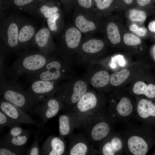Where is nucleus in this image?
I'll return each instance as SVG.
<instances>
[{
    "instance_id": "ddd939ff",
    "label": "nucleus",
    "mask_w": 155,
    "mask_h": 155,
    "mask_svg": "<svg viewBox=\"0 0 155 155\" xmlns=\"http://www.w3.org/2000/svg\"><path fill=\"white\" fill-rule=\"evenodd\" d=\"M69 137L68 148L67 155H98V150L89 142L85 135L73 133Z\"/></svg>"
},
{
    "instance_id": "c85d7f7f",
    "label": "nucleus",
    "mask_w": 155,
    "mask_h": 155,
    "mask_svg": "<svg viewBox=\"0 0 155 155\" xmlns=\"http://www.w3.org/2000/svg\"><path fill=\"white\" fill-rule=\"evenodd\" d=\"M106 31L108 38L113 44H116L120 42L121 36L118 28L113 22L109 23L107 26Z\"/></svg>"
},
{
    "instance_id": "b1692460",
    "label": "nucleus",
    "mask_w": 155,
    "mask_h": 155,
    "mask_svg": "<svg viewBox=\"0 0 155 155\" xmlns=\"http://www.w3.org/2000/svg\"><path fill=\"white\" fill-rule=\"evenodd\" d=\"M59 10L56 5H51L46 0L40 3L37 11L42 18L46 19L58 13Z\"/></svg>"
},
{
    "instance_id": "a878e982",
    "label": "nucleus",
    "mask_w": 155,
    "mask_h": 155,
    "mask_svg": "<svg viewBox=\"0 0 155 155\" xmlns=\"http://www.w3.org/2000/svg\"><path fill=\"white\" fill-rule=\"evenodd\" d=\"M0 43V81L5 80V71L8 66L7 63L9 58V55L12 53L2 41Z\"/></svg>"
},
{
    "instance_id": "79ce46f5",
    "label": "nucleus",
    "mask_w": 155,
    "mask_h": 155,
    "mask_svg": "<svg viewBox=\"0 0 155 155\" xmlns=\"http://www.w3.org/2000/svg\"><path fill=\"white\" fill-rule=\"evenodd\" d=\"M125 5H130L132 4L134 2V0H121Z\"/></svg>"
},
{
    "instance_id": "a19ab883",
    "label": "nucleus",
    "mask_w": 155,
    "mask_h": 155,
    "mask_svg": "<svg viewBox=\"0 0 155 155\" xmlns=\"http://www.w3.org/2000/svg\"><path fill=\"white\" fill-rule=\"evenodd\" d=\"M148 27L151 32L155 34V20L150 22L148 25Z\"/></svg>"
},
{
    "instance_id": "72a5a7b5",
    "label": "nucleus",
    "mask_w": 155,
    "mask_h": 155,
    "mask_svg": "<svg viewBox=\"0 0 155 155\" xmlns=\"http://www.w3.org/2000/svg\"><path fill=\"white\" fill-rule=\"evenodd\" d=\"M20 124L15 125L9 128L8 133L3 137V139L15 137L24 134L29 131L22 128Z\"/></svg>"
},
{
    "instance_id": "20e7f679",
    "label": "nucleus",
    "mask_w": 155,
    "mask_h": 155,
    "mask_svg": "<svg viewBox=\"0 0 155 155\" xmlns=\"http://www.w3.org/2000/svg\"><path fill=\"white\" fill-rule=\"evenodd\" d=\"M86 79L76 77L59 84L55 96L65 105V108L72 110L81 97L90 89Z\"/></svg>"
},
{
    "instance_id": "1a4fd4ad",
    "label": "nucleus",
    "mask_w": 155,
    "mask_h": 155,
    "mask_svg": "<svg viewBox=\"0 0 155 155\" xmlns=\"http://www.w3.org/2000/svg\"><path fill=\"white\" fill-rule=\"evenodd\" d=\"M60 81H46L40 80L32 82L26 90L33 106L54 96L59 85Z\"/></svg>"
},
{
    "instance_id": "f704fd0d",
    "label": "nucleus",
    "mask_w": 155,
    "mask_h": 155,
    "mask_svg": "<svg viewBox=\"0 0 155 155\" xmlns=\"http://www.w3.org/2000/svg\"><path fill=\"white\" fill-rule=\"evenodd\" d=\"M124 41L125 44L128 46H136L140 44L141 39L135 34L127 33L124 34L123 36Z\"/></svg>"
},
{
    "instance_id": "4c0bfd02",
    "label": "nucleus",
    "mask_w": 155,
    "mask_h": 155,
    "mask_svg": "<svg viewBox=\"0 0 155 155\" xmlns=\"http://www.w3.org/2000/svg\"><path fill=\"white\" fill-rule=\"evenodd\" d=\"M93 1L98 9L103 10L110 7L114 0H93Z\"/></svg>"
},
{
    "instance_id": "ea45409f",
    "label": "nucleus",
    "mask_w": 155,
    "mask_h": 155,
    "mask_svg": "<svg viewBox=\"0 0 155 155\" xmlns=\"http://www.w3.org/2000/svg\"><path fill=\"white\" fill-rule=\"evenodd\" d=\"M152 0H136L137 5L140 6L144 7L149 5Z\"/></svg>"
},
{
    "instance_id": "7ed1b4c3",
    "label": "nucleus",
    "mask_w": 155,
    "mask_h": 155,
    "mask_svg": "<svg viewBox=\"0 0 155 155\" xmlns=\"http://www.w3.org/2000/svg\"><path fill=\"white\" fill-rule=\"evenodd\" d=\"M71 66L56 55L51 57L44 66L39 71L24 75L29 83L36 80L46 81L67 80L76 77Z\"/></svg>"
},
{
    "instance_id": "4468645a",
    "label": "nucleus",
    "mask_w": 155,
    "mask_h": 155,
    "mask_svg": "<svg viewBox=\"0 0 155 155\" xmlns=\"http://www.w3.org/2000/svg\"><path fill=\"white\" fill-rule=\"evenodd\" d=\"M31 47L48 57L56 55L53 54L57 49L51 40V31L45 26L42 27L35 34L30 44Z\"/></svg>"
},
{
    "instance_id": "4be33fe9",
    "label": "nucleus",
    "mask_w": 155,
    "mask_h": 155,
    "mask_svg": "<svg viewBox=\"0 0 155 155\" xmlns=\"http://www.w3.org/2000/svg\"><path fill=\"white\" fill-rule=\"evenodd\" d=\"M133 91L137 95H144L150 98H155V85L152 84L147 85L142 81H138L134 85Z\"/></svg>"
},
{
    "instance_id": "f3484780",
    "label": "nucleus",
    "mask_w": 155,
    "mask_h": 155,
    "mask_svg": "<svg viewBox=\"0 0 155 155\" xmlns=\"http://www.w3.org/2000/svg\"><path fill=\"white\" fill-rule=\"evenodd\" d=\"M42 155H67V146L64 138L54 135L48 137L41 147Z\"/></svg>"
},
{
    "instance_id": "0eeeda50",
    "label": "nucleus",
    "mask_w": 155,
    "mask_h": 155,
    "mask_svg": "<svg viewBox=\"0 0 155 155\" xmlns=\"http://www.w3.org/2000/svg\"><path fill=\"white\" fill-rule=\"evenodd\" d=\"M18 17L12 13L3 16L1 20L0 37L1 41L12 53L21 50L19 43Z\"/></svg>"
},
{
    "instance_id": "f257e3e1",
    "label": "nucleus",
    "mask_w": 155,
    "mask_h": 155,
    "mask_svg": "<svg viewBox=\"0 0 155 155\" xmlns=\"http://www.w3.org/2000/svg\"><path fill=\"white\" fill-rule=\"evenodd\" d=\"M16 54L17 58L7 67L5 71L8 78L13 81L18 80L23 75L39 71L52 57L46 56L36 49H30Z\"/></svg>"
},
{
    "instance_id": "412c9836",
    "label": "nucleus",
    "mask_w": 155,
    "mask_h": 155,
    "mask_svg": "<svg viewBox=\"0 0 155 155\" xmlns=\"http://www.w3.org/2000/svg\"><path fill=\"white\" fill-rule=\"evenodd\" d=\"M110 75L105 70L94 71L90 68L85 78L94 88L98 90L107 86L110 82Z\"/></svg>"
},
{
    "instance_id": "58836bf2",
    "label": "nucleus",
    "mask_w": 155,
    "mask_h": 155,
    "mask_svg": "<svg viewBox=\"0 0 155 155\" xmlns=\"http://www.w3.org/2000/svg\"><path fill=\"white\" fill-rule=\"evenodd\" d=\"M78 5L81 7L89 9L91 7L93 0H76Z\"/></svg>"
},
{
    "instance_id": "6e6552de",
    "label": "nucleus",
    "mask_w": 155,
    "mask_h": 155,
    "mask_svg": "<svg viewBox=\"0 0 155 155\" xmlns=\"http://www.w3.org/2000/svg\"><path fill=\"white\" fill-rule=\"evenodd\" d=\"M123 133L125 153L132 155H145L149 146L144 136L142 125H129Z\"/></svg>"
},
{
    "instance_id": "c9c22d12",
    "label": "nucleus",
    "mask_w": 155,
    "mask_h": 155,
    "mask_svg": "<svg viewBox=\"0 0 155 155\" xmlns=\"http://www.w3.org/2000/svg\"><path fill=\"white\" fill-rule=\"evenodd\" d=\"M60 17V14L58 12L52 16L46 19L48 28L51 32H56L57 31V21L59 19Z\"/></svg>"
},
{
    "instance_id": "9b49d317",
    "label": "nucleus",
    "mask_w": 155,
    "mask_h": 155,
    "mask_svg": "<svg viewBox=\"0 0 155 155\" xmlns=\"http://www.w3.org/2000/svg\"><path fill=\"white\" fill-rule=\"evenodd\" d=\"M65 104L55 96L33 107V113L39 115L41 119L40 125L44 126L47 121L65 108Z\"/></svg>"
},
{
    "instance_id": "393cba45",
    "label": "nucleus",
    "mask_w": 155,
    "mask_h": 155,
    "mask_svg": "<svg viewBox=\"0 0 155 155\" xmlns=\"http://www.w3.org/2000/svg\"><path fill=\"white\" fill-rule=\"evenodd\" d=\"M11 3L15 8L30 13L36 10L38 3L36 0H11Z\"/></svg>"
},
{
    "instance_id": "a18cd8bd",
    "label": "nucleus",
    "mask_w": 155,
    "mask_h": 155,
    "mask_svg": "<svg viewBox=\"0 0 155 155\" xmlns=\"http://www.w3.org/2000/svg\"><path fill=\"white\" fill-rule=\"evenodd\" d=\"M154 1H155V0H154Z\"/></svg>"
},
{
    "instance_id": "39448f33",
    "label": "nucleus",
    "mask_w": 155,
    "mask_h": 155,
    "mask_svg": "<svg viewBox=\"0 0 155 155\" xmlns=\"http://www.w3.org/2000/svg\"><path fill=\"white\" fill-rule=\"evenodd\" d=\"M0 96L6 100L30 113L33 105L26 90L17 81L0 82Z\"/></svg>"
},
{
    "instance_id": "c03bdc74",
    "label": "nucleus",
    "mask_w": 155,
    "mask_h": 155,
    "mask_svg": "<svg viewBox=\"0 0 155 155\" xmlns=\"http://www.w3.org/2000/svg\"><path fill=\"white\" fill-rule=\"evenodd\" d=\"M36 0L38 3H40L44 1H46L47 0Z\"/></svg>"
},
{
    "instance_id": "2f4dec72",
    "label": "nucleus",
    "mask_w": 155,
    "mask_h": 155,
    "mask_svg": "<svg viewBox=\"0 0 155 155\" xmlns=\"http://www.w3.org/2000/svg\"><path fill=\"white\" fill-rule=\"evenodd\" d=\"M39 130H38L35 134V138L32 144L30 147L27 150L25 155H42L41 149H40L39 145Z\"/></svg>"
},
{
    "instance_id": "a211bd4d",
    "label": "nucleus",
    "mask_w": 155,
    "mask_h": 155,
    "mask_svg": "<svg viewBox=\"0 0 155 155\" xmlns=\"http://www.w3.org/2000/svg\"><path fill=\"white\" fill-rule=\"evenodd\" d=\"M19 32L18 39L21 50L30 49V44L36 31V27L30 22H22L18 17Z\"/></svg>"
},
{
    "instance_id": "5701e85b",
    "label": "nucleus",
    "mask_w": 155,
    "mask_h": 155,
    "mask_svg": "<svg viewBox=\"0 0 155 155\" xmlns=\"http://www.w3.org/2000/svg\"><path fill=\"white\" fill-rule=\"evenodd\" d=\"M27 150L12 145L4 140L0 141V155H22L25 154Z\"/></svg>"
},
{
    "instance_id": "f8f14e48",
    "label": "nucleus",
    "mask_w": 155,
    "mask_h": 155,
    "mask_svg": "<svg viewBox=\"0 0 155 155\" xmlns=\"http://www.w3.org/2000/svg\"><path fill=\"white\" fill-rule=\"evenodd\" d=\"M124 152L123 137L118 132H111L99 144L98 155H122Z\"/></svg>"
},
{
    "instance_id": "37998d69",
    "label": "nucleus",
    "mask_w": 155,
    "mask_h": 155,
    "mask_svg": "<svg viewBox=\"0 0 155 155\" xmlns=\"http://www.w3.org/2000/svg\"><path fill=\"white\" fill-rule=\"evenodd\" d=\"M71 0H61L62 2L64 4H66L70 2Z\"/></svg>"
},
{
    "instance_id": "c756f323",
    "label": "nucleus",
    "mask_w": 155,
    "mask_h": 155,
    "mask_svg": "<svg viewBox=\"0 0 155 155\" xmlns=\"http://www.w3.org/2000/svg\"><path fill=\"white\" fill-rule=\"evenodd\" d=\"M29 131L27 132L17 136L3 139V140L15 146L24 148L31 134Z\"/></svg>"
},
{
    "instance_id": "f03ea898",
    "label": "nucleus",
    "mask_w": 155,
    "mask_h": 155,
    "mask_svg": "<svg viewBox=\"0 0 155 155\" xmlns=\"http://www.w3.org/2000/svg\"><path fill=\"white\" fill-rule=\"evenodd\" d=\"M114 124L105 107L88 119L82 126L89 142L94 146L114 131Z\"/></svg>"
},
{
    "instance_id": "dca6fc26",
    "label": "nucleus",
    "mask_w": 155,
    "mask_h": 155,
    "mask_svg": "<svg viewBox=\"0 0 155 155\" xmlns=\"http://www.w3.org/2000/svg\"><path fill=\"white\" fill-rule=\"evenodd\" d=\"M0 109L10 118L20 123L33 124L38 126L41 125L34 121L24 110L1 97L0 100Z\"/></svg>"
},
{
    "instance_id": "6ab92c4d",
    "label": "nucleus",
    "mask_w": 155,
    "mask_h": 155,
    "mask_svg": "<svg viewBox=\"0 0 155 155\" xmlns=\"http://www.w3.org/2000/svg\"><path fill=\"white\" fill-rule=\"evenodd\" d=\"M104 46V43L102 41L96 39L89 40L84 42L81 46V51L84 55L79 63L92 62L94 55L101 51Z\"/></svg>"
},
{
    "instance_id": "2eb2a0df",
    "label": "nucleus",
    "mask_w": 155,
    "mask_h": 155,
    "mask_svg": "<svg viewBox=\"0 0 155 155\" xmlns=\"http://www.w3.org/2000/svg\"><path fill=\"white\" fill-rule=\"evenodd\" d=\"M66 112L59 116V136L64 138L69 136L75 129L80 128L82 123L72 110L65 109Z\"/></svg>"
},
{
    "instance_id": "e433bc0d",
    "label": "nucleus",
    "mask_w": 155,
    "mask_h": 155,
    "mask_svg": "<svg viewBox=\"0 0 155 155\" xmlns=\"http://www.w3.org/2000/svg\"><path fill=\"white\" fill-rule=\"evenodd\" d=\"M130 30L137 36L143 37L145 36L147 34V30L144 27H139L137 25L133 24L129 27Z\"/></svg>"
},
{
    "instance_id": "423d86ee",
    "label": "nucleus",
    "mask_w": 155,
    "mask_h": 155,
    "mask_svg": "<svg viewBox=\"0 0 155 155\" xmlns=\"http://www.w3.org/2000/svg\"><path fill=\"white\" fill-rule=\"evenodd\" d=\"M101 95L90 89L80 98L72 108L82 124L98 112L106 107Z\"/></svg>"
},
{
    "instance_id": "aec40b11",
    "label": "nucleus",
    "mask_w": 155,
    "mask_h": 155,
    "mask_svg": "<svg viewBox=\"0 0 155 155\" xmlns=\"http://www.w3.org/2000/svg\"><path fill=\"white\" fill-rule=\"evenodd\" d=\"M134 116L142 123L150 117H155V104L145 99L140 100L135 107Z\"/></svg>"
},
{
    "instance_id": "473e14b6",
    "label": "nucleus",
    "mask_w": 155,
    "mask_h": 155,
    "mask_svg": "<svg viewBox=\"0 0 155 155\" xmlns=\"http://www.w3.org/2000/svg\"><path fill=\"white\" fill-rule=\"evenodd\" d=\"M20 124L10 118L0 109V131L4 127L10 128L15 125Z\"/></svg>"
},
{
    "instance_id": "cd10ccee",
    "label": "nucleus",
    "mask_w": 155,
    "mask_h": 155,
    "mask_svg": "<svg viewBox=\"0 0 155 155\" xmlns=\"http://www.w3.org/2000/svg\"><path fill=\"white\" fill-rule=\"evenodd\" d=\"M130 72L126 69H123L119 72L112 73L110 76V82L114 86L120 85L124 82L130 75Z\"/></svg>"
},
{
    "instance_id": "bb28decb",
    "label": "nucleus",
    "mask_w": 155,
    "mask_h": 155,
    "mask_svg": "<svg viewBox=\"0 0 155 155\" xmlns=\"http://www.w3.org/2000/svg\"><path fill=\"white\" fill-rule=\"evenodd\" d=\"M75 24L80 31L83 33L94 30L96 26L92 21L87 20L82 15H79L76 18L75 21Z\"/></svg>"
},
{
    "instance_id": "7c9ffc66",
    "label": "nucleus",
    "mask_w": 155,
    "mask_h": 155,
    "mask_svg": "<svg viewBox=\"0 0 155 155\" xmlns=\"http://www.w3.org/2000/svg\"><path fill=\"white\" fill-rule=\"evenodd\" d=\"M128 17L133 22H143L147 18L146 12L144 11L136 9H132L129 11Z\"/></svg>"
},
{
    "instance_id": "9d476101",
    "label": "nucleus",
    "mask_w": 155,
    "mask_h": 155,
    "mask_svg": "<svg viewBox=\"0 0 155 155\" xmlns=\"http://www.w3.org/2000/svg\"><path fill=\"white\" fill-rule=\"evenodd\" d=\"M135 107L128 98L123 96L116 103L110 101L106 108L110 118L115 123L117 122H126L133 117Z\"/></svg>"
}]
</instances>
